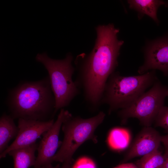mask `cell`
Listing matches in <instances>:
<instances>
[{
    "mask_svg": "<svg viewBox=\"0 0 168 168\" xmlns=\"http://www.w3.org/2000/svg\"><path fill=\"white\" fill-rule=\"evenodd\" d=\"M35 58L44 65L48 72L55 100V114L59 110L68 106L80 92V89L72 80L75 71L72 65L73 57L68 54L63 59H55L44 52L38 54Z\"/></svg>",
    "mask_w": 168,
    "mask_h": 168,
    "instance_id": "277c9868",
    "label": "cell"
},
{
    "mask_svg": "<svg viewBox=\"0 0 168 168\" xmlns=\"http://www.w3.org/2000/svg\"><path fill=\"white\" fill-rule=\"evenodd\" d=\"M161 142L163 144H168V133L166 135L161 136Z\"/></svg>",
    "mask_w": 168,
    "mask_h": 168,
    "instance_id": "ffe728a7",
    "label": "cell"
},
{
    "mask_svg": "<svg viewBox=\"0 0 168 168\" xmlns=\"http://www.w3.org/2000/svg\"><path fill=\"white\" fill-rule=\"evenodd\" d=\"M161 136L151 127H145L137 135L126 154L123 162L138 156H143L159 149Z\"/></svg>",
    "mask_w": 168,
    "mask_h": 168,
    "instance_id": "30bf717a",
    "label": "cell"
},
{
    "mask_svg": "<svg viewBox=\"0 0 168 168\" xmlns=\"http://www.w3.org/2000/svg\"><path fill=\"white\" fill-rule=\"evenodd\" d=\"M131 139V135L128 129L123 128L115 127L109 132L107 142L111 149L120 151L128 146Z\"/></svg>",
    "mask_w": 168,
    "mask_h": 168,
    "instance_id": "5bb4252c",
    "label": "cell"
},
{
    "mask_svg": "<svg viewBox=\"0 0 168 168\" xmlns=\"http://www.w3.org/2000/svg\"><path fill=\"white\" fill-rule=\"evenodd\" d=\"M163 144L165 148V152L163 154L165 158V162L163 168H168V144Z\"/></svg>",
    "mask_w": 168,
    "mask_h": 168,
    "instance_id": "ac0fdd59",
    "label": "cell"
},
{
    "mask_svg": "<svg viewBox=\"0 0 168 168\" xmlns=\"http://www.w3.org/2000/svg\"><path fill=\"white\" fill-rule=\"evenodd\" d=\"M159 70L165 76L168 75V37L150 43L145 51V60L139 68L140 75L150 70Z\"/></svg>",
    "mask_w": 168,
    "mask_h": 168,
    "instance_id": "9c48e42d",
    "label": "cell"
},
{
    "mask_svg": "<svg viewBox=\"0 0 168 168\" xmlns=\"http://www.w3.org/2000/svg\"><path fill=\"white\" fill-rule=\"evenodd\" d=\"M38 144L36 142L30 145L16 148L8 152L12 157L14 168H29L35 166L36 158L35 153Z\"/></svg>",
    "mask_w": 168,
    "mask_h": 168,
    "instance_id": "8fae6325",
    "label": "cell"
},
{
    "mask_svg": "<svg viewBox=\"0 0 168 168\" xmlns=\"http://www.w3.org/2000/svg\"><path fill=\"white\" fill-rule=\"evenodd\" d=\"M18 131L14 119L10 115L2 114L0 118V154L8 147L10 141L16 138Z\"/></svg>",
    "mask_w": 168,
    "mask_h": 168,
    "instance_id": "7c38bea8",
    "label": "cell"
},
{
    "mask_svg": "<svg viewBox=\"0 0 168 168\" xmlns=\"http://www.w3.org/2000/svg\"><path fill=\"white\" fill-rule=\"evenodd\" d=\"M163 154L159 149L142 156L135 163L138 168H163Z\"/></svg>",
    "mask_w": 168,
    "mask_h": 168,
    "instance_id": "9a60e30c",
    "label": "cell"
},
{
    "mask_svg": "<svg viewBox=\"0 0 168 168\" xmlns=\"http://www.w3.org/2000/svg\"><path fill=\"white\" fill-rule=\"evenodd\" d=\"M97 38L90 54L82 59L75 81L83 91L84 99L91 108L96 109L105 85L118 66L117 58L124 41L119 40V30L113 24L98 26Z\"/></svg>",
    "mask_w": 168,
    "mask_h": 168,
    "instance_id": "6da1fadb",
    "label": "cell"
},
{
    "mask_svg": "<svg viewBox=\"0 0 168 168\" xmlns=\"http://www.w3.org/2000/svg\"><path fill=\"white\" fill-rule=\"evenodd\" d=\"M60 164H58L55 166H53L52 164L43 166L40 168H60Z\"/></svg>",
    "mask_w": 168,
    "mask_h": 168,
    "instance_id": "44dd1931",
    "label": "cell"
},
{
    "mask_svg": "<svg viewBox=\"0 0 168 168\" xmlns=\"http://www.w3.org/2000/svg\"><path fill=\"white\" fill-rule=\"evenodd\" d=\"M71 115L68 110L61 109L52 126L42 135L38 144V154L34 168H40L52 164L53 157L62 143L59 140V136L62 124Z\"/></svg>",
    "mask_w": 168,
    "mask_h": 168,
    "instance_id": "52a82bcc",
    "label": "cell"
},
{
    "mask_svg": "<svg viewBox=\"0 0 168 168\" xmlns=\"http://www.w3.org/2000/svg\"><path fill=\"white\" fill-rule=\"evenodd\" d=\"M168 97V88L158 80L130 105L118 113L122 123L131 118H136L144 127H151Z\"/></svg>",
    "mask_w": 168,
    "mask_h": 168,
    "instance_id": "8992f818",
    "label": "cell"
},
{
    "mask_svg": "<svg viewBox=\"0 0 168 168\" xmlns=\"http://www.w3.org/2000/svg\"><path fill=\"white\" fill-rule=\"evenodd\" d=\"M155 127H160L168 133V107L163 106L160 110L154 123Z\"/></svg>",
    "mask_w": 168,
    "mask_h": 168,
    "instance_id": "2e32d148",
    "label": "cell"
},
{
    "mask_svg": "<svg viewBox=\"0 0 168 168\" xmlns=\"http://www.w3.org/2000/svg\"><path fill=\"white\" fill-rule=\"evenodd\" d=\"M113 168H138V167L135 164L127 163L119 165Z\"/></svg>",
    "mask_w": 168,
    "mask_h": 168,
    "instance_id": "d6986e66",
    "label": "cell"
},
{
    "mask_svg": "<svg viewBox=\"0 0 168 168\" xmlns=\"http://www.w3.org/2000/svg\"><path fill=\"white\" fill-rule=\"evenodd\" d=\"M105 114L100 111L92 117L83 119L72 115L63 122L62 129L64 134L59 150L53 157V162L72 164V156L78 148L85 141H97L94 134L95 130L104 120Z\"/></svg>",
    "mask_w": 168,
    "mask_h": 168,
    "instance_id": "5b68a950",
    "label": "cell"
},
{
    "mask_svg": "<svg viewBox=\"0 0 168 168\" xmlns=\"http://www.w3.org/2000/svg\"><path fill=\"white\" fill-rule=\"evenodd\" d=\"M129 8L133 9L141 15H146L156 23L159 21L157 12L159 7L165 4L162 1L156 0H129L128 1Z\"/></svg>",
    "mask_w": 168,
    "mask_h": 168,
    "instance_id": "4fadbf2b",
    "label": "cell"
},
{
    "mask_svg": "<svg viewBox=\"0 0 168 168\" xmlns=\"http://www.w3.org/2000/svg\"><path fill=\"white\" fill-rule=\"evenodd\" d=\"M158 80L155 70L137 76H124L114 72L105 85L101 105L109 106V113L128 107Z\"/></svg>",
    "mask_w": 168,
    "mask_h": 168,
    "instance_id": "3957f363",
    "label": "cell"
},
{
    "mask_svg": "<svg viewBox=\"0 0 168 168\" xmlns=\"http://www.w3.org/2000/svg\"><path fill=\"white\" fill-rule=\"evenodd\" d=\"M14 119L46 121L53 119L55 100L49 76L35 81H23L10 89L7 98Z\"/></svg>",
    "mask_w": 168,
    "mask_h": 168,
    "instance_id": "7a4b0ae2",
    "label": "cell"
},
{
    "mask_svg": "<svg viewBox=\"0 0 168 168\" xmlns=\"http://www.w3.org/2000/svg\"><path fill=\"white\" fill-rule=\"evenodd\" d=\"M54 122V119L46 121L18 119L17 134L12 143L0 154V159L5 157L12 150L36 142V140L48 130Z\"/></svg>",
    "mask_w": 168,
    "mask_h": 168,
    "instance_id": "ba28073f",
    "label": "cell"
},
{
    "mask_svg": "<svg viewBox=\"0 0 168 168\" xmlns=\"http://www.w3.org/2000/svg\"><path fill=\"white\" fill-rule=\"evenodd\" d=\"M71 168H96L95 163L91 158L82 157L76 161Z\"/></svg>",
    "mask_w": 168,
    "mask_h": 168,
    "instance_id": "e0dca14e",
    "label": "cell"
},
{
    "mask_svg": "<svg viewBox=\"0 0 168 168\" xmlns=\"http://www.w3.org/2000/svg\"><path fill=\"white\" fill-rule=\"evenodd\" d=\"M71 164L70 163H64L60 168H71Z\"/></svg>",
    "mask_w": 168,
    "mask_h": 168,
    "instance_id": "7402d4cb",
    "label": "cell"
}]
</instances>
